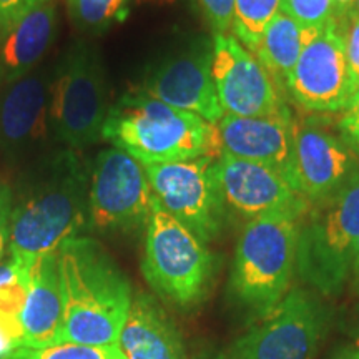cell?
<instances>
[{
	"mask_svg": "<svg viewBox=\"0 0 359 359\" xmlns=\"http://www.w3.org/2000/svg\"><path fill=\"white\" fill-rule=\"evenodd\" d=\"M32 266H24L11 253L0 262V313L20 318Z\"/></svg>",
	"mask_w": 359,
	"mask_h": 359,
	"instance_id": "obj_24",
	"label": "cell"
},
{
	"mask_svg": "<svg viewBox=\"0 0 359 359\" xmlns=\"http://www.w3.org/2000/svg\"><path fill=\"white\" fill-rule=\"evenodd\" d=\"M62 288L55 253L37 258L30 268L27 294L20 313L24 348L62 343Z\"/></svg>",
	"mask_w": 359,
	"mask_h": 359,
	"instance_id": "obj_19",
	"label": "cell"
},
{
	"mask_svg": "<svg viewBox=\"0 0 359 359\" xmlns=\"http://www.w3.org/2000/svg\"><path fill=\"white\" fill-rule=\"evenodd\" d=\"M354 11H356L359 13V0L356 2V7H354Z\"/></svg>",
	"mask_w": 359,
	"mask_h": 359,
	"instance_id": "obj_38",
	"label": "cell"
},
{
	"mask_svg": "<svg viewBox=\"0 0 359 359\" xmlns=\"http://www.w3.org/2000/svg\"><path fill=\"white\" fill-rule=\"evenodd\" d=\"M55 0H35L0 39V87L35 70L53 42Z\"/></svg>",
	"mask_w": 359,
	"mask_h": 359,
	"instance_id": "obj_18",
	"label": "cell"
},
{
	"mask_svg": "<svg viewBox=\"0 0 359 359\" xmlns=\"http://www.w3.org/2000/svg\"><path fill=\"white\" fill-rule=\"evenodd\" d=\"M128 0H69L70 19L83 32H103L122 19Z\"/></svg>",
	"mask_w": 359,
	"mask_h": 359,
	"instance_id": "obj_23",
	"label": "cell"
},
{
	"mask_svg": "<svg viewBox=\"0 0 359 359\" xmlns=\"http://www.w3.org/2000/svg\"><path fill=\"white\" fill-rule=\"evenodd\" d=\"M341 39L349 72V88L351 95L359 88V13L353 11L343 20L338 22Z\"/></svg>",
	"mask_w": 359,
	"mask_h": 359,
	"instance_id": "obj_27",
	"label": "cell"
},
{
	"mask_svg": "<svg viewBox=\"0 0 359 359\" xmlns=\"http://www.w3.org/2000/svg\"><path fill=\"white\" fill-rule=\"evenodd\" d=\"M35 0H0V39Z\"/></svg>",
	"mask_w": 359,
	"mask_h": 359,
	"instance_id": "obj_32",
	"label": "cell"
},
{
	"mask_svg": "<svg viewBox=\"0 0 359 359\" xmlns=\"http://www.w3.org/2000/svg\"><path fill=\"white\" fill-rule=\"evenodd\" d=\"M116 349L125 359H183L178 330L150 294H133Z\"/></svg>",
	"mask_w": 359,
	"mask_h": 359,
	"instance_id": "obj_20",
	"label": "cell"
},
{
	"mask_svg": "<svg viewBox=\"0 0 359 359\" xmlns=\"http://www.w3.org/2000/svg\"><path fill=\"white\" fill-rule=\"evenodd\" d=\"M62 343L116 346L132 306V286L97 240L74 236L57 250Z\"/></svg>",
	"mask_w": 359,
	"mask_h": 359,
	"instance_id": "obj_2",
	"label": "cell"
},
{
	"mask_svg": "<svg viewBox=\"0 0 359 359\" xmlns=\"http://www.w3.org/2000/svg\"><path fill=\"white\" fill-rule=\"evenodd\" d=\"M215 177L226 213L246 222L263 215L306 210L309 206L288 178L268 165L222 154L215 158Z\"/></svg>",
	"mask_w": 359,
	"mask_h": 359,
	"instance_id": "obj_15",
	"label": "cell"
},
{
	"mask_svg": "<svg viewBox=\"0 0 359 359\" xmlns=\"http://www.w3.org/2000/svg\"><path fill=\"white\" fill-rule=\"evenodd\" d=\"M212 58V45H198L170 58L150 74L138 93L217 125L224 116V110L215 87Z\"/></svg>",
	"mask_w": 359,
	"mask_h": 359,
	"instance_id": "obj_16",
	"label": "cell"
},
{
	"mask_svg": "<svg viewBox=\"0 0 359 359\" xmlns=\"http://www.w3.org/2000/svg\"><path fill=\"white\" fill-rule=\"evenodd\" d=\"M338 133L359 158V88L349 98L346 107L341 110V116L338 118Z\"/></svg>",
	"mask_w": 359,
	"mask_h": 359,
	"instance_id": "obj_29",
	"label": "cell"
},
{
	"mask_svg": "<svg viewBox=\"0 0 359 359\" xmlns=\"http://www.w3.org/2000/svg\"><path fill=\"white\" fill-rule=\"evenodd\" d=\"M212 74L224 115H291L262 62L231 34L215 35Z\"/></svg>",
	"mask_w": 359,
	"mask_h": 359,
	"instance_id": "obj_11",
	"label": "cell"
},
{
	"mask_svg": "<svg viewBox=\"0 0 359 359\" xmlns=\"http://www.w3.org/2000/svg\"><path fill=\"white\" fill-rule=\"evenodd\" d=\"M53 72L35 69L0 87V156L8 163L42 154L50 125Z\"/></svg>",
	"mask_w": 359,
	"mask_h": 359,
	"instance_id": "obj_14",
	"label": "cell"
},
{
	"mask_svg": "<svg viewBox=\"0 0 359 359\" xmlns=\"http://www.w3.org/2000/svg\"><path fill=\"white\" fill-rule=\"evenodd\" d=\"M107 75L95 47L79 40L53 70L50 125L70 150H83L102 138L109 115Z\"/></svg>",
	"mask_w": 359,
	"mask_h": 359,
	"instance_id": "obj_7",
	"label": "cell"
},
{
	"mask_svg": "<svg viewBox=\"0 0 359 359\" xmlns=\"http://www.w3.org/2000/svg\"><path fill=\"white\" fill-rule=\"evenodd\" d=\"M338 359H359V349H356V351H348V353H344L343 356H339Z\"/></svg>",
	"mask_w": 359,
	"mask_h": 359,
	"instance_id": "obj_35",
	"label": "cell"
},
{
	"mask_svg": "<svg viewBox=\"0 0 359 359\" xmlns=\"http://www.w3.org/2000/svg\"><path fill=\"white\" fill-rule=\"evenodd\" d=\"M359 243V168L334 195L309 203L299 222L296 273L327 298L351 278Z\"/></svg>",
	"mask_w": 359,
	"mask_h": 359,
	"instance_id": "obj_5",
	"label": "cell"
},
{
	"mask_svg": "<svg viewBox=\"0 0 359 359\" xmlns=\"http://www.w3.org/2000/svg\"><path fill=\"white\" fill-rule=\"evenodd\" d=\"M359 168V158L339 133L314 118L294 120L290 183L308 203L334 195Z\"/></svg>",
	"mask_w": 359,
	"mask_h": 359,
	"instance_id": "obj_13",
	"label": "cell"
},
{
	"mask_svg": "<svg viewBox=\"0 0 359 359\" xmlns=\"http://www.w3.org/2000/svg\"><path fill=\"white\" fill-rule=\"evenodd\" d=\"M351 278H353V280H356V278H359V243H358V248H356V255H354Z\"/></svg>",
	"mask_w": 359,
	"mask_h": 359,
	"instance_id": "obj_34",
	"label": "cell"
},
{
	"mask_svg": "<svg viewBox=\"0 0 359 359\" xmlns=\"http://www.w3.org/2000/svg\"><path fill=\"white\" fill-rule=\"evenodd\" d=\"M330 313L309 291L294 288L235 341L231 359H314Z\"/></svg>",
	"mask_w": 359,
	"mask_h": 359,
	"instance_id": "obj_8",
	"label": "cell"
},
{
	"mask_svg": "<svg viewBox=\"0 0 359 359\" xmlns=\"http://www.w3.org/2000/svg\"><path fill=\"white\" fill-rule=\"evenodd\" d=\"M11 359H125L116 346L57 343L43 348H20Z\"/></svg>",
	"mask_w": 359,
	"mask_h": 359,
	"instance_id": "obj_25",
	"label": "cell"
},
{
	"mask_svg": "<svg viewBox=\"0 0 359 359\" xmlns=\"http://www.w3.org/2000/svg\"><path fill=\"white\" fill-rule=\"evenodd\" d=\"M20 348H24L20 318L0 313V359H11Z\"/></svg>",
	"mask_w": 359,
	"mask_h": 359,
	"instance_id": "obj_30",
	"label": "cell"
},
{
	"mask_svg": "<svg viewBox=\"0 0 359 359\" xmlns=\"http://www.w3.org/2000/svg\"><path fill=\"white\" fill-rule=\"evenodd\" d=\"M217 127L218 155L263 163L288 178L293 161L294 118L278 116L224 115Z\"/></svg>",
	"mask_w": 359,
	"mask_h": 359,
	"instance_id": "obj_17",
	"label": "cell"
},
{
	"mask_svg": "<svg viewBox=\"0 0 359 359\" xmlns=\"http://www.w3.org/2000/svg\"><path fill=\"white\" fill-rule=\"evenodd\" d=\"M316 32L318 30L304 29L283 12H278L269 22L255 55L280 90H288L290 79L299 55Z\"/></svg>",
	"mask_w": 359,
	"mask_h": 359,
	"instance_id": "obj_21",
	"label": "cell"
},
{
	"mask_svg": "<svg viewBox=\"0 0 359 359\" xmlns=\"http://www.w3.org/2000/svg\"><path fill=\"white\" fill-rule=\"evenodd\" d=\"M154 198L205 243L223 230L226 208L215 177V156L145 167Z\"/></svg>",
	"mask_w": 359,
	"mask_h": 359,
	"instance_id": "obj_9",
	"label": "cell"
},
{
	"mask_svg": "<svg viewBox=\"0 0 359 359\" xmlns=\"http://www.w3.org/2000/svg\"><path fill=\"white\" fill-rule=\"evenodd\" d=\"M281 12L311 30H320L334 20L333 0H281Z\"/></svg>",
	"mask_w": 359,
	"mask_h": 359,
	"instance_id": "obj_26",
	"label": "cell"
},
{
	"mask_svg": "<svg viewBox=\"0 0 359 359\" xmlns=\"http://www.w3.org/2000/svg\"><path fill=\"white\" fill-rule=\"evenodd\" d=\"M13 191L8 253L24 266L79 236L88 218V170L75 150L34 156Z\"/></svg>",
	"mask_w": 359,
	"mask_h": 359,
	"instance_id": "obj_1",
	"label": "cell"
},
{
	"mask_svg": "<svg viewBox=\"0 0 359 359\" xmlns=\"http://www.w3.org/2000/svg\"><path fill=\"white\" fill-rule=\"evenodd\" d=\"M13 206V191L11 185L0 183V262L6 258L11 240V218Z\"/></svg>",
	"mask_w": 359,
	"mask_h": 359,
	"instance_id": "obj_31",
	"label": "cell"
},
{
	"mask_svg": "<svg viewBox=\"0 0 359 359\" xmlns=\"http://www.w3.org/2000/svg\"><path fill=\"white\" fill-rule=\"evenodd\" d=\"M358 0H333V19L336 22L343 20L348 13H351L356 7Z\"/></svg>",
	"mask_w": 359,
	"mask_h": 359,
	"instance_id": "obj_33",
	"label": "cell"
},
{
	"mask_svg": "<svg viewBox=\"0 0 359 359\" xmlns=\"http://www.w3.org/2000/svg\"><path fill=\"white\" fill-rule=\"evenodd\" d=\"M147 170L140 161L111 147L88 170V222L98 231H130L147 224L151 212Z\"/></svg>",
	"mask_w": 359,
	"mask_h": 359,
	"instance_id": "obj_10",
	"label": "cell"
},
{
	"mask_svg": "<svg viewBox=\"0 0 359 359\" xmlns=\"http://www.w3.org/2000/svg\"><path fill=\"white\" fill-rule=\"evenodd\" d=\"M278 12H281V0H235L231 35L257 53L264 30Z\"/></svg>",
	"mask_w": 359,
	"mask_h": 359,
	"instance_id": "obj_22",
	"label": "cell"
},
{
	"mask_svg": "<svg viewBox=\"0 0 359 359\" xmlns=\"http://www.w3.org/2000/svg\"><path fill=\"white\" fill-rule=\"evenodd\" d=\"M353 290H354V293L359 294V278H356V280H353Z\"/></svg>",
	"mask_w": 359,
	"mask_h": 359,
	"instance_id": "obj_36",
	"label": "cell"
},
{
	"mask_svg": "<svg viewBox=\"0 0 359 359\" xmlns=\"http://www.w3.org/2000/svg\"><path fill=\"white\" fill-rule=\"evenodd\" d=\"M215 35H228L233 29L235 0H196Z\"/></svg>",
	"mask_w": 359,
	"mask_h": 359,
	"instance_id": "obj_28",
	"label": "cell"
},
{
	"mask_svg": "<svg viewBox=\"0 0 359 359\" xmlns=\"http://www.w3.org/2000/svg\"><path fill=\"white\" fill-rule=\"evenodd\" d=\"M102 138L143 167L218 156L215 125L140 93L123 97L111 107Z\"/></svg>",
	"mask_w": 359,
	"mask_h": 359,
	"instance_id": "obj_3",
	"label": "cell"
},
{
	"mask_svg": "<svg viewBox=\"0 0 359 359\" xmlns=\"http://www.w3.org/2000/svg\"><path fill=\"white\" fill-rule=\"evenodd\" d=\"M294 103L309 114H336L351 98L339 25L331 20L303 48L288 83Z\"/></svg>",
	"mask_w": 359,
	"mask_h": 359,
	"instance_id": "obj_12",
	"label": "cell"
},
{
	"mask_svg": "<svg viewBox=\"0 0 359 359\" xmlns=\"http://www.w3.org/2000/svg\"><path fill=\"white\" fill-rule=\"evenodd\" d=\"M215 257L205 241L154 198L147 222L142 273L148 285L178 308H193L208 293Z\"/></svg>",
	"mask_w": 359,
	"mask_h": 359,
	"instance_id": "obj_6",
	"label": "cell"
},
{
	"mask_svg": "<svg viewBox=\"0 0 359 359\" xmlns=\"http://www.w3.org/2000/svg\"><path fill=\"white\" fill-rule=\"evenodd\" d=\"M306 210L263 215L246 222L240 233L230 293L257 320L271 313L288 294L296 271L299 222Z\"/></svg>",
	"mask_w": 359,
	"mask_h": 359,
	"instance_id": "obj_4",
	"label": "cell"
},
{
	"mask_svg": "<svg viewBox=\"0 0 359 359\" xmlns=\"http://www.w3.org/2000/svg\"><path fill=\"white\" fill-rule=\"evenodd\" d=\"M354 344H356V348L359 349V326H358V330H356V336H354Z\"/></svg>",
	"mask_w": 359,
	"mask_h": 359,
	"instance_id": "obj_37",
	"label": "cell"
}]
</instances>
